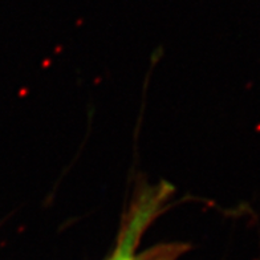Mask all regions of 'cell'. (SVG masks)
<instances>
[{"label":"cell","mask_w":260,"mask_h":260,"mask_svg":"<svg viewBox=\"0 0 260 260\" xmlns=\"http://www.w3.org/2000/svg\"><path fill=\"white\" fill-rule=\"evenodd\" d=\"M164 194H145L132 210V215L125 223L114 255L109 260H134L133 252L144 230L150 223L159 205V197Z\"/></svg>","instance_id":"cell-1"}]
</instances>
